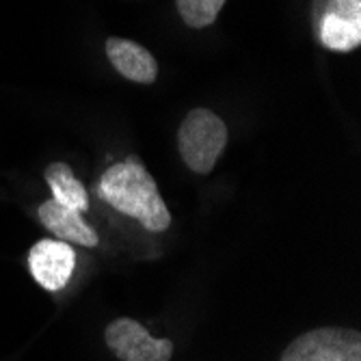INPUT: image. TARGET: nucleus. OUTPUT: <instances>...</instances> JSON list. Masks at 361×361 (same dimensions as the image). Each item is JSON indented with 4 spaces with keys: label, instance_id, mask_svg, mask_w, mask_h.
I'll return each mask as SVG.
<instances>
[{
    "label": "nucleus",
    "instance_id": "nucleus-1",
    "mask_svg": "<svg viewBox=\"0 0 361 361\" xmlns=\"http://www.w3.org/2000/svg\"><path fill=\"white\" fill-rule=\"evenodd\" d=\"M97 195L117 212L139 221L147 232L160 234L171 225V212L139 156L111 165L100 178Z\"/></svg>",
    "mask_w": 361,
    "mask_h": 361
},
{
    "label": "nucleus",
    "instance_id": "nucleus-2",
    "mask_svg": "<svg viewBox=\"0 0 361 361\" xmlns=\"http://www.w3.org/2000/svg\"><path fill=\"white\" fill-rule=\"evenodd\" d=\"M227 126L216 113L208 109H195L180 123L178 149L184 165L192 173L208 176L227 147Z\"/></svg>",
    "mask_w": 361,
    "mask_h": 361
},
{
    "label": "nucleus",
    "instance_id": "nucleus-3",
    "mask_svg": "<svg viewBox=\"0 0 361 361\" xmlns=\"http://www.w3.org/2000/svg\"><path fill=\"white\" fill-rule=\"evenodd\" d=\"M279 361H361V336L344 326H320L294 338Z\"/></svg>",
    "mask_w": 361,
    "mask_h": 361
},
{
    "label": "nucleus",
    "instance_id": "nucleus-4",
    "mask_svg": "<svg viewBox=\"0 0 361 361\" xmlns=\"http://www.w3.org/2000/svg\"><path fill=\"white\" fill-rule=\"evenodd\" d=\"M104 342L119 361H169L173 357L171 340L154 338L133 318L113 320L104 331Z\"/></svg>",
    "mask_w": 361,
    "mask_h": 361
},
{
    "label": "nucleus",
    "instance_id": "nucleus-5",
    "mask_svg": "<svg viewBox=\"0 0 361 361\" xmlns=\"http://www.w3.org/2000/svg\"><path fill=\"white\" fill-rule=\"evenodd\" d=\"M76 269V251L72 245L44 238L28 251V271L32 279L48 292H59L70 283Z\"/></svg>",
    "mask_w": 361,
    "mask_h": 361
},
{
    "label": "nucleus",
    "instance_id": "nucleus-6",
    "mask_svg": "<svg viewBox=\"0 0 361 361\" xmlns=\"http://www.w3.org/2000/svg\"><path fill=\"white\" fill-rule=\"evenodd\" d=\"M320 42L334 52H350L361 44V0H329L320 20Z\"/></svg>",
    "mask_w": 361,
    "mask_h": 361
},
{
    "label": "nucleus",
    "instance_id": "nucleus-7",
    "mask_svg": "<svg viewBox=\"0 0 361 361\" xmlns=\"http://www.w3.org/2000/svg\"><path fill=\"white\" fill-rule=\"evenodd\" d=\"M37 216L48 232L54 234L56 240L74 243V245H82V247H97V243H100L95 229L89 223H85L82 212L65 208V206L56 204L54 200L44 202L37 210Z\"/></svg>",
    "mask_w": 361,
    "mask_h": 361
},
{
    "label": "nucleus",
    "instance_id": "nucleus-8",
    "mask_svg": "<svg viewBox=\"0 0 361 361\" xmlns=\"http://www.w3.org/2000/svg\"><path fill=\"white\" fill-rule=\"evenodd\" d=\"M106 54L113 68L128 80L139 85H152L158 78V63L147 48L130 39H106Z\"/></svg>",
    "mask_w": 361,
    "mask_h": 361
},
{
    "label": "nucleus",
    "instance_id": "nucleus-9",
    "mask_svg": "<svg viewBox=\"0 0 361 361\" xmlns=\"http://www.w3.org/2000/svg\"><path fill=\"white\" fill-rule=\"evenodd\" d=\"M46 182L52 190V200L65 208L85 212L89 208V192L65 162H52L46 169Z\"/></svg>",
    "mask_w": 361,
    "mask_h": 361
},
{
    "label": "nucleus",
    "instance_id": "nucleus-10",
    "mask_svg": "<svg viewBox=\"0 0 361 361\" xmlns=\"http://www.w3.org/2000/svg\"><path fill=\"white\" fill-rule=\"evenodd\" d=\"M227 0H176L180 18L190 28H206L221 13Z\"/></svg>",
    "mask_w": 361,
    "mask_h": 361
}]
</instances>
